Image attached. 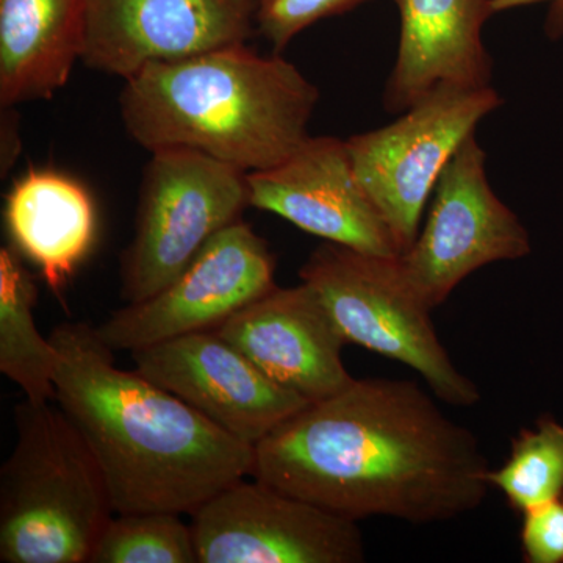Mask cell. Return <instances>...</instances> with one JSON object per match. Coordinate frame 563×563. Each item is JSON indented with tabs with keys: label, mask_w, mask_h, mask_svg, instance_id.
<instances>
[{
	"label": "cell",
	"mask_w": 563,
	"mask_h": 563,
	"mask_svg": "<svg viewBox=\"0 0 563 563\" xmlns=\"http://www.w3.org/2000/svg\"><path fill=\"white\" fill-rule=\"evenodd\" d=\"M246 179L255 209L277 214L324 242L380 257L401 255L357 179L346 140L309 135L279 165L247 173Z\"/></svg>",
	"instance_id": "cell-13"
},
{
	"label": "cell",
	"mask_w": 563,
	"mask_h": 563,
	"mask_svg": "<svg viewBox=\"0 0 563 563\" xmlns=\"http://www.w3.org/2000/svg\"><path fill=\"white\" fill-rule=\"evenodd\" d=\"M14 107H2V174L13 168L14 161L21 151L20 124H18Z\"/></svg>",
	"instance_id": "cell-23"
},
{
	"label": "cell",
	"mask_w": 563,
	"mask_h": 563,
	"mask_svg": "<svg viewBox=\"0 0 563 563\" xmlns=\"http://www.w3.org/2000/svg\"><path fill=\"white\" fill-rule=\"evenodd\" d=\"M485 161L473 133L437 181L424 228L398 257L410 287L431 310L483 266L531 252L520 218L492 190Z\"/></svg>",
	"instance_id": "cell-8"
},
{
	"label": "cell",
	"mask_w": 563,
	"mask_h": 563,
	"mask_svg": "<svg viewBox=\"0 0 563 563\" xmlns=\"http://www.w3.org/2000/svg\"><path fill=\"white\" fill-rule=\"evenodd\" d=\"M401 16L398 57L384 92L385 109L402 113L439 85L490 87L484 46L495 0H393Z\"/></svg>",
	"instance_id": "cell-15"
},
{
	"label": "cell",
	"mask_w": 563,
	"mask_h": 563,
	"mask_svg": "<svg viewBox=\"0 0 563 563\" xmlns=\"http://www.w3.org/2000/svg\"><path fill=\"white\" fill-rule=\"evenodd\" d=\"M199 563H358V525L262 483L236 481L191 512Z\"/></svg>",
	"instance_id": "cell-10"
},
{
	"label": "cell",
	"mask_w": 563,
	"mask_h": 563,
	"mask_svg": "<svg viewBox=\"0 0 563 563\" xmlns=\"http://www.w3.org/2000/svg\"><path fill=\"white\" fill-rule=\"evenodd\" d=\"M49 339L58 352L54 401L90 444L114 514H191L251 476L254 446L136 369L118 368L88 322H63Z\"/></svg>",
	"instance_id": "cell-2"
},
{
	"label": "cell",
	"mask_w": 563,
	"mask_h": 563,
	"mask_svg": "<svg viewBox=\"0 0 563 563\" xmlns=\"http://www.w3.org/2000/svg\"><path fill=\"white\" fill-rule=\"evenodd\" d=\"M366 2L369 0H257L255 29L274 52H280L318 21L340 16Z\"/></svg>",
	"instance_id": "cell-21"
},
{
	"label": "cell",
	"mask_w": 563,
	"mask_h": 563,
	"mask_svg": "<svg viewBox=\"0 0 563 563\" xmlns=\"http://www.w3.org/2000/svg\"><path fill=\"white\" fill-rule=\"evenodd\" d=\"M488 483L504 493L514 509L526 510L563 498V426L542 418L536 429L523 431L499 470H490Z\"/></svg>",
	"instance_id": "cell-19"
},
{
	"label": "cell",
	"mask_w": 563,
	"mask_h": 563,
	"mask_svg": "<svg viewBox=\"0 0 563 563\" xmlns=\"http://www.w3.org/2000/svg\"><path fill=\"white\" fill-rule=\"evenodd\" d=\"M176 512L117 514L88 563H199L191 525Z\"/></svg>",
	"instance_id": "cell-20"
},
{
	"label": "cell",
	"mask_w": 563,
	"mask_h": 563,
	"mask_svg": "<svg viewBox=\"0 0 563 563\" xmlns=\"http://www.w3.org/2000/svg\"><path fill=\"white\" fill-rule=\"evenodd\" d=\"M132 358L141 376L251 446L309 406L269 379L217 331L151 344L132 351Z\"/></svg>",
	"instance_id": "cell-11"
},
{
	"label": "cell",
	"mask_w": 563,
	"mask_h": 563,
	"mask_svg": "<svg viewBox=\"0 0 563 563\" xmlns=\"http://www.w3.org/2000/svg\"><path fill=\"white\" fill-rule=\"evenodd\" d=\"M299 277L317 292L347 344L404 363L451 406L479 401V388L451 361L433 328L432 310L410 287L398 257L324 242Z\"/></svg>",
	"instance_id": "cell-5"
},
{
	"label": "cell",
	"mask_w": 563,
	"mask_h": 563,
	"mask_svg": "<svg viewBox=\"0 0 563 563\" xmlns=\"http://www.w3.org/2000/svg\"><path fill=\"white\" fill-rule=\"evenodd\" d=\"M320 90L280 55L246 44L152 63L124 80L121 120L150 152L190 150L263 172L309 136Z\"/></svg>",
	"instance_id": "cell-3"
},
{
	"label": "cell",
	"mask_w": 563,
	"mask_h": 563,
	"mask_svg": "<svg viewBox=\"0 0 563 563\" xmlns=\"http://www.w3.org/2000/svg\"><path fill=\"white\" fill-rule=\"evenodd\" d=\"M254 454L252 477L355 523L454 520L490 488L474 433L412 380L354 379L282 422Z\"/></svg>",
	"instance_id": "cell-1"
},
{
	"label": "cell",
	"mask_w": 563,
	"mask_h": 563,
	"mask_svg": "<svg viewBox=\"0 0 563 563\" xmlns=\"http://www.w3.org/2000/svg\"><path fill=\"white\" fill-rule=\"evenodd\" d=\"M257 0H88L81 62L125 80L152 63L246 44Z\"/></svg>",
	"instance_id": "cell-12"
},
{
	"label": "cell",
	"mask_w": 563,
	"mask_h": 563,
	"mask_svg": "<svg viewBox=\"0 0 563 563\" xmlns=\"http://www.w3.org/2000/svg\"><path fill=\"white\" fill-rule=\"evenodd\" d=\"M11 243L35 263L44 282L60 292L87 257L98 232L90 192L73 177L31 169L5 199Z\"/></svg>",
	"instance_id": "cell-17"
},
{
	"label": "cell",
	"mask_w": 563,
	"mask_h": 563,
	"mask_svg": "<svg viewBox=\"0 0 563 563\" xmlns=\"http://www.w3.org/2000/svg\"><path fill=\"white\" fill-rule=\"evenodd\" d=\"M495 88L442 84L384 128L346 140L363 190L398 250H409L437 181L477 124L501 106Z\"/></svg>",
	"instance_id": "cell-7"
},
{
	"label": "cell",
	"mask_w": 563,
	"mask_h": 563,
	"mask_svg": "<svg viewBox=\"0 0 563 563\" xmlns=\"http://www.w3.org/2000/svg\"><path fill=\"white\" fill-rule=\"evenodd\" d=\"M276 257L247 222L239 220L213 236L157 295L128 303L96 328L113 351L214 331L274 287Z\"/></svg>",
	"instance_id": "cell-9"
},
{
	"label": "cell",
	"mask_w": 563,
	"mask_h": 563,
	"mask_svg": "<svg viewBox=\"0 0 563 563\" xmlns=\"http://www.w3.org/2000/svg\"><path fill=\"white\" fill-rule=\"evenodd\" d=\"M88 0H0V106L51 99L81 62Z\"/></svg>",
	"instance_id": "cell-16"
},
{
	"label": "cell",
	"mask_w": 563,
	"mask_h": 563,
	"mask_svg": "<svg viewBox=\"0 0 563 563\" xmlns=\"http://www.w3.org/2000/svg\"><path fill=\"white\" fill-rule=\"evenodd\" d=\"M537 2L553 3V10H551L550 24H548V29H550V32H554L555 35H561L563 32V0H510L512 5H526V3Z\"/></svg>",
	"instance_id": "cell-24"
},
{
	"label": "cell",
	"mask_w": 563,
	"mask_h": 563,
	"mask_svg": "<svg viewBox=\"0 0 563 563\" xmlns=\"http://www.w3.org/2000/svg\"><path fill=\"white\" fill-rule=\"evenodd\" d=\"M16 442L0 468V562L88 563L113 518L109 485L60 407H14Z\"/></svg>",
	"instance_id": "cell-4"
},
{
	"label": "cell",
	"mask_w": 563,
	"mask_h": 563,
	"mask_svg": "<svg viewBox=\"0 0 563 563\" xmlns=\"http://www.w3.org/2000/svg\"><path fill=\"white\" fill-rule=\"evenodd\" d=\"M246 174L190 150L151 152L143 172L135 232L120 258L121 298L157 295L222 229L251 207Z\"/></svg>",
	"instance_id": "cell-6"
},
{
	"label": "cell",
	"mask_w": 563,
	"mask_h": 563,
	"mask_svg": "<svg viewBox=\"0 0 563 563\" xmlns=\"http://www.w3.org/2000/svg\"><path fill=\"white\" fill-rule=\"evenodd\" d=\"M214 331L269 379L309 404L324 401L354 383L342 361L346 340L303 282L298 287H274Z\"/></svg>",
	"instance_id": "cell-14"
},
{
	"label": "cell",
	"mask_w": 563,
	"mask_h": 563,
	"mask_svg": "<svg viewBox=\"0 0 563 563\" xmlns=\"http://www.w3.org/2000/svg\"><path fill=\"white\" fill-rule=\"evenodd\" d=\"M38 285L13 243L0 247V373L32 402L55 399L58 352L35 322Z\"/></svg>",
	"instance_id": "cell-18"
},
{
	"label": "cell",
	"mask_w": 563,
	"mask_h": 563,
	"mask_svg": "<svg viewBox=\"0 0 563 563\" xmlns=\"http://www.w3.org/2000/svg\"><path fill=\"white\" fill-rule=\"evenodd\" d=\"M521 543L526 561L563 563V498L526 510Z\"/></svg>",
	"instance_id": "cell-22"
}]
</instances>
